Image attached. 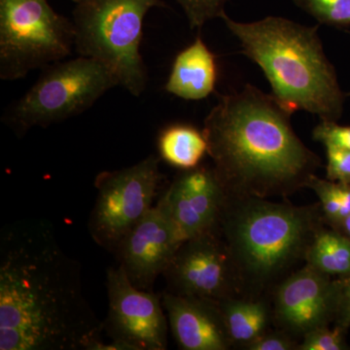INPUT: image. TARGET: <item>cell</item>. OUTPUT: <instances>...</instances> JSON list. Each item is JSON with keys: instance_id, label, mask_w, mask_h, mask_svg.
<instances>
[{"instance_id": "obj_1", "label": "cell", "mask_w": 350, "mask_h": 350, "mask_svg": "<svg viewBox=\"0 0 350 350\" xmlns=\"http://www.w3.org/2000/svg\"><path fill=\"white\" fill-rule=\"evenodd\" d=\"M103 322L83 290L81 267L43 220L0 236V350H90Z\"/></svg>"}, {"instance_id": "obj_2", "label": "cell", "mask_w": 350, "mask_h": 350, "mask_svg": "<svg viewBox=\"0 0 350 350\" xmlns=\"http://www.w3.org/2000/svg\"><path fill=\"white\" fill-rule=\"evenodd\" d=\"M291 115L251 85L219 96L202 133L226 196L267 199L308 187L320 159L295 133Z\"/></svg>"}, {"instance_id": "obj_3", "label": "cell", "mask_w": 350, "mask_h": 350, "mask_svg": "<svg viewBox=\"0 0 350 350\" xmlns=\"http://www.w3.org/2000/svg\"><path fill=\"white\" fill-rule=\"evenodd\" d=\"M221 19L239 39L243 54L261 68L283 107L292 113H312L322 121L340 118L345 94L324 53L319 27L273 16L241 23L225 13Z\"/></svg>"}, {"instance_id": "obj_4", "label": "cell", "mask_w": 350, "mask_h": 350, "mask_svg": "<svg viewBox=\"0 0 350 350\" xmlns=\"http://www.w3.org/2000/svg\"><path fill=\"white\" fill-rule=\"evenodd\" d=\"M319 206L225 195L218 228L239 286L262 288L303 258L319 231Z\"/></svg>"}, {"instance_id": "obj_5", "label": "cell", "mask_w": 350, "mask_h": 350, "mask_svg": "<svg viewBox=\"0 0 350 350\" xmlns=\"http://www.w3.org/2000/svg\"><path fill=\"white\" fill-rule=\"evenodd\" d=\"M160 0H83L73 11L75 49L100 62L119 86L139 96L148 72L140 54L145 16Z\"/></svg>"}, {"instance_id": "obj_6", "label": "cell", "mask_w": 350, "mask_h": 350, "mask_svg": "<svg viewBox=\"0 0 350 350\" xmlns=\"http://www.w3.org/2000/svg\"><path fill=\"white\" fill-rule=\"evenodd\" d=\"M75 25L47 0H0V78L23 79L70 56Z\"/></svg>"}, {"instance_id": "obj_7", "label": "cell", "mask_w": 350, "mask_h": 350, "mask_svg": "<svg viewBox=\"0 0 350 350\" xmlns=\"http://www.w3.org/2000/svg\"><path fill=\"white\" fill-rule=\"evenodd\" d=\"M115 76L100 62L82 57L45 68L38 81L14 107L10 120L19 131L48 126L86 111L112 88Z\"/></svg>"}, {"instance_id": "obj_8", "label": "cell", "mask_w": 350, "mask_h": 350, "mask_svg": "<svg viewBox=\"0 0 350 350\" xmlns=\"http://www.w3.org/2000/svg\"><path fill=\"white\" fill-rule=\"evenodd\" d=\"M160 159L150 155L139 163L96 175V199L90 214L89 232L94 243L111 253L153 207L160 184Z\"/></svg>"}, {"instance_id": "obj_9", "label": "cell", "mask_w": 350, "mask_h": 350, "mask_svg": "<svg viewBox=\"0 0 350 350\" xmlns=\"http://www.w3.org/2000/svg\"><path fill=\"white\" fill-rule=\"evenodd\" d=\"M163 275L170 293L216 301L232 298L239 287L218 225L182 243Z\"/></svg>"}, {"instance_id": "obj_10", "label": "cell", "mask_w": 350, "mask_h": 350, "mask_svg": "<svg viewBox=\"0 0 350 350\" xmlns=\"http://www.w3.org/2000/svg\"><path fill=\"white\" fill-rule=\"evenodd\" d=\"M108 314L103 331L111 340L125 342L133 350H165L167 317L162 296L138 289L120 266L107 273Z\"/></svg>"}, {"instance_id": "obj_11", "label": "cell", "mask_w": 350, "mask_h": 350, "mask_svg": "<svg viewBox=\"0 0 350 350\" xmlns=\"http://www.w3.org/2000/svg\"><path fill=\"white\" fill-rule=\"evenodd\" d=\"M181 243L172 219L158 202L126 234L115 255L135 287L152 291Z\"/></svg>"}, {"instance_id": "obj_12", "label": "cell", "mask_w": 350, "mask_h": 350, "mask_svg": "<svg viewBox=\"0 0 350 350\" xmlns=\"http://www.w3.org/2000/svg\"><path fill=\"white\" fill-rule=\"evenodd\" d=\"M224 200V190L213 169L197 167L177 175L159 202L184 243L218 225Z\"/></svg>"}, {"instance_id": "obj_13", "label": "cell", "mask_w": 350, "mask_h": 350, "mask_svg": "<svg viewBox=\"0 0 350 350\" xmlns=\"http://www.w3.org/2000/svg\"><path fill=\"white\" fill-rule=\"evenodd\" d=\"M335 314V283L329 275L306 265L276 290L275 315L290 335H306L327 326Z\"/></svg>"}, {"instance_id": "obj_14", "label": "cell", "mask_w": 350, "mask_h": 350, "mask_svg": "<svg viewBox=\"0 0 350 350\" xmlns=\"http://www.w3.org/2000/svg\"><path fill=\"white\" fill-rule=\"evenodd\" d=\"M163 308L172 336L183 350H226L232 342L219 301L165 291Z\"/></svg>"}, {"instance_id": "obj_15", "label": "cell", "mask_w": 350, "mask_h": 350, "mask_svg": "<svg viewBox=\"0 0 350 350\" xmlns=\"http://www.w3.org/2000/svg\"><path fill=\"white\" fill-rule=\"evenodd\" d=\"M217 73L216 57L198 36L175 57L165 89L184 100H202L215 90Z\"/></svg>"}, {"instance_id": "obj_16", "label": "cell", "mask_w": 350, "mask_h": 350, "mask_svg": "<svg viewBox=\"0 0 350 350\" xmlns=\"http://www.w3.org/2000/svg\"><path fill=\"white\" fill-rule=\"evenodd\" d=\"M158 147L163 160L184 170L197 167L208 151L204 133L187 125L165 129L159 137Z\"/></svg>"}, {"instance_id": "obj_17", "label": "cell", "mask_w": 350, "mask_h": 350, "mask_svg": "<svg viewBox=\"0 0 350 350\" xmlns=\"http://www.w3.org/2000/svg\"><path fill=\"white\" fill-rule=\"evenodd\" d=\"M232 345H246L266 332L268 308L262 301L229 298L219 301Z\"/></svg>"}, {"instance_id": "obj_18", "label": "cell", "mask_w": 350, "mask_h": 350, "mask_svg": "<svg viewBox=\"0 0 350 350\" xmlns=\"http://www.w3.org/2000/svg\"><path fill=\"white\" fill-rule=\"evenodd\" d=\"M305 260L306 265L325 275L350 276V239L342 232L319 229Z\"/></svg>"}, {"instance_id": "obj_19", "label": "cell", "mask_w": 350, "mask_h": 350, "mask_svg": "<svg viewBox=\"0 0 350 350\" xmlns=\"http://www.w3.org/2000/svg\"><path fill=\"white\" fill-rule=\"evenodd\" d=\"M293 2L319 24L332 27L350 25V0H293Z\"/></svg>"}, {"instance_id": "obj_20", "label": "cell", "mask_w": 350, "mask_h": 350, "mask_svg": "<svg viewBox=\"0 0 350 350\" xmlns=\"http://www.w3.org/2000/svg\"><path fill=\"white\" fill-rule=\"evenodd\" d=\"M308 188L314 191L321 204L324 215L333 224L338 225L342 217V202L338 182L323 180L313 175Z\"/></svg>"}, {"instance_id": "obj_21", "label": "cell", "mask_w": 350, "mask_h": 350, "mask_svg": "<svg viewBox=\"0 0 350 350\" xmlns=\"http://www.w3.org/2000/svg\"><path fill=\"white\" fill-rule=\"evenodd\" d=\"M187 16L191 29H200L208 21L224 15L231 0H176Z\"/></svg>"}, {"instance_id": "obj_22", "label": "cell", "mask_w": 350, "mask_h": 350, "mask_svg": "<svg viewBox=\"0 0 350 350\" xmlns=\"http://www.w3.org/2000/svg\"><path fill=\"white\" fill-rule=\"evenodd\" d=\"M344 329L337 326L333 330L327 326L320 327L304 335L299 345L300 350H340L345 349Z\"/></svg>"}, {"instance_id": "obj_23", "label": "cell", "mask_w": 350, "mask_h": 350, "mask_svg": "<svg viewBox=\"0 0 350 350\" xmlns=\"http://www.w3.org/2000/svg\"><path fill=\"white\" fill-rule=\"evenodd\" d=\"M313 138L325 146L350 150V126H340L336 121H322L315 126Z\"/></svg>"}, {"instance_id": "obj_24", "label": "cell", "mask_w": 350, "mask_h": 350, "mask_svg": "<svg viewBox=\"0 0 350 350\" xmlns=\"http://www.w3.org/2000/svg\"><path fill=\"white\" fill-rule=\"evenodd\" d=\"M325 147L329 180L350 184V150L335 146Z\"/></svg>"}, {"instance_id": "obj_25", "label": "cell", "mask_w": 350, "mask_h": 350, "mask_svg": "<svg viewBox=\"0 0 350 350\" xmlns=\"http://www.w3.org/2000/svg\"><path fill=\"white\" fill-rule=\"evenodd\" d=\"M287 332H264L254 340L246 345L248 350H293L298 349L299 345Z\"/></svg>"}, {"instance_id": "obj_26", "label": "cell", "mask_w": 350, "mask_h": 350, "mask_svg": "<svg viewBox=\"0 0 350 350\" xmlns=\"http://www.w3.org/2000/svg\"><path fill=\"white\" fill-rule=\"evenodd\" d=\"M338 313L340 325L350 323V280L345 284H335V313Z\"/></svg>"}, {"instance_id": "obj_27", "label": "cell", "mask_w": 350, "mask_h": 350, "mask_svg": "<svg viewBox=\"0 0 350 350\" xmlns=\"http://www.w3.org/2000/svg\"><path fill=\"white\" fill-rule=\"evenodd\" d=\"M338 226L342 230V234L350 239V215L345 218Z\"/></svg>"}, {"instance_id": "obj_28", "label": "cell", "mask_w": 350, "mask_h": 350, "mask_svg": "<svg viewBox=\"0 0 350 350\" xmlns=\"http://www.w3.org/2000/svg\"><path fill=\"white\" fill-rule=\"evenodd\" d=\"M71 1L75 2L76 4L80 3L83 0H71Z\"/></svg>"}, {"instance_id": "obj_29", "label": "cell", "mask_w": 350, "mask_h": 350, "mask_svg": "<svg viewBox=\"0 0 350 350\" xmlns=\"http://www.w3.org/2000/svg\"><path fill=\"white\" fill-rule=\"evenodd\" d=\"M349 96H350V93L349 94Z\"/></svg>"}]
</instances>
